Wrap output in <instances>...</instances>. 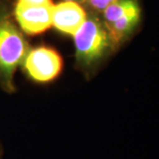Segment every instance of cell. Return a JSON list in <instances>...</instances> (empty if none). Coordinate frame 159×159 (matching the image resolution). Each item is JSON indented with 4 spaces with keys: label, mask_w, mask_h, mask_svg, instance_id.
<instances>
[{
    "label": "cell",
    "mask_w": 159,
    "mask_h": 159,
    "mask_svg": "<svg viewBox=\"0 0 159 159\" xmlns=\"http://www.w3.org/2000/svg\"><path fill=\"white\" fill-rule=\"evenodd\" d=\"M29 44L0 0V87L13 92V77L29 51Z\"/></svg>",
    "instance_id": "cell-1"
},
{
    "label": "cell",
    "mask_w": 159,
    "mask_h": 159,
    "mask_svg": "<svg viewBox=\"0 0 159 159\" xmlns=\"http://www.w3.org/2000/svg\"><path fill=\"white\" fill-rule=\"evenodd\" d=\"M74 38L76 58L85 66L97 62L112 46L105 26L94 17L87 18Z\"/></svg>",
    "instance_id": "cell-2"
},
{
    "label": "cell",
    "mask_w": 159,
    "mask_h": 159,
    "mask_svg": "<svg viewBox=\"0 0 159 159\" xmlns=\"http://www.w3.org/2000/svg\"><path fill=\"white\" fill-rule=\"evenodd\" d=\"M21 65L32 80L37 82H49L62 72L63 59L55 49L39 46L28 51Z\"/></svg>",
    "instance_id": "cell-3"
},
{
    "label": "cell",
    "mask_w": 159,
    "mask_h": 159,
    "mask_svg": "<svg viewBox=\"0 0 159 159\" xmlns=\"http://www.w3.org/2000/svg\"><path fill=\"white\" fill-rule=\"evenodd\" d=\"M52 2L30 5L18 2L13 14L20 29L28 34L43 33L52 25Z\"/></svg>",
    "instance_id": "cell-4"
},
{
    "label": "cell",
    "mask_w": 159,
    "mask_h": 159,
    "mask_svg": "<svg viewBox=\"0 0 159 159\" xmlns=\"http://www.w3.org/2000/svg\"><path fill=\"white\" fill-rule=\"evenodd\" d=\"M87 20L85 10L78 3L65 1L52 8V26L64 34H74Z\"/></svg>",
    "instance_id": "cell-5"
},
{
    "label": "cell",
    "mask_w": 159,
    "mask_h": 159,
    "mask_svg": "<svg viewBox=\"0 0 159 159\" xmlns=\"http://www.w3.org/2000/svg\"><path fill=\"white\" fill-rule=\"evenodd\" d=\"M141 19V8L127 12L116 21L105 26L112 46L119 43L137 27Z\"/></svg>",
    "instance_id": "cell-6"
},
{
    "label": "cell",
    "mask_w": 159,
    "mask_h": 159,
    "mask_svg": "<svg viewBox=\"0 0 159 159\" xmlns=\"http://www.w3.org/2000/svg\"><path fill=\"white\" fill-rule=\"evenodd\" d=\"M139 7L137 0H115L102 11L104 26L113 23L127 12Z\"/></svg>",
    "instance_id": "cell-7"
},
{
    "label": "cell",
    "mask_w": 159,
    "mask_h": 159,
    "mask_svg": "<svg viewBox=\"0 0 159 159\" xmlns=\"http://www.w3.org/2000/svg\"><path fill=\"white\" fill-rule=\"evenodd\" d=\"M115 0H86L88 6L97 11H103Z\"/></svg>",
    "instance_id": "cell-8"
},
{
    "label": "cell",
    "mask_w": 159,
    "mask_h": 159,
    "mask_svg": "<svg viewBox=\"0 0 159 159\" xmlns=\"http://www.w3.org/2000/svg\"><path fill=\"white\" fill-rule=\"evenodd\" d=\"M18 2H21L25 4H30V5H42L51 2V0H18Z\"/></svg>",
    "instance_id": "cell-9"
},
{
    "label": "cell",
    "mask_w": 159,
    "mask_h": 159,
    "mask_svg": "<svg viewBox=\"0 0 159 159\" xmlns=\"http://www.w3.org/2000/svg\"><path fill=\"white\" fill-rule=\"evenodd\" d=\"M2 156H3V149H2V147L0 146V159H2Z\"/></svg>",
    "instance_id": "cell-10"
},
{
    "label": "cell",
    "mask_w": 159,
    "mask_h": 159,
    "mask_svg": "<svg viewBox=\"0 0 159 159\" xmlns=\"http://www.w3.org/2000/svg\"><path fill=\"white\" fill-rule=\"evenodd\" d=\"M65 1H73V2H75V0H65Z\"/></svg>",
    "instance_id": "cell-11"
}]
</instances>
